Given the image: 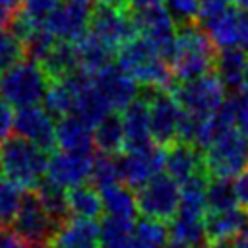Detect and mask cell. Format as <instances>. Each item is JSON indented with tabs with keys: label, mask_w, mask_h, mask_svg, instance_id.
<instances>
[{
	"label": "cell",
	"mask_w": 248,
	"mask_h": 248,
	"mask_svg": "<svg viewBox=\"0 0 248 248\" xmlns=\"http://www.w3.org/2000/svg\"><path fill=\"white\" fill-rule=\"evenodd\" d=\"M202 27L217 50L240 48L248 52V12L240 8H223L200 17Z\"/></svg>",
	"instance_id": "obj_8"
},
{
	"label": "cell",
	"mask_w": 248,
	"mask_h": 248,
	"mask_svg": "<svg viewBox=\"0 0 248 248\" xmlns=\"http://www.w3.org/2000/svg\"><path fill=\"white\" fill-rule=\"evenodd\" d=\"M14 110H12V105L4 99V97H0V143L6 140V138H10V134H12V130H14Z\"/></svg>",
	"instance_id": "obj_40"
},
{
	"label": "cell",
	"mask_w": 248,
	"mask_h": 248,
	"mask_svg": "<svg viewBox=\"0 0 248 248\" xmlns=\"http://www.w3.org/2000/svg\"><path fill=\"white\" fill-rule=\"evenodd\" d=\"M89 31L97 35L101 41H105L108 46L118 50L122 45H126L130 39L138 35L134 16L126 8L110 6V4H95L91 21H89Z\"/></svg>",
	"instance_id": "obj_12"
},
{
	"label": "cell",
	"mask_w": 248,
	"mask_h": 248,
	"mask_svg": "<svg viewBox=\"0 0 248 248\" xmlns=\"http://www.w3.org/2000/svg\"><path fill=\"white\" fill-rule=\"evenodd\" d=\"M138 211L155 221H170L180 203V184L169 174H155L136 192Z\"/></svg>",
	"instance_id": "obj_7"
},
{
	"label": "cell",
	"mask_w": 248,
	"mask_h": 248,
	"mask_svg": "<svg viewBox=\"0 0 248 248\" xmlns=\"http://www.w3.org/2000/svg\"><path fill=\"white\" fill-rule=\"evenodd\" d=\"M103 4H110V6H118V8H128V0H99Z\"/></svg>",
	"instance_id": "obj_48"
},
{
	"label": "cell",
	"mask_w": 248,
	"mask_h": 248,
	"mask_svg": "<svg viewBox=\"0 0 248 248\" xmlns=\"http://www.w3.org/2000/svg\"><path fill=\"white\" fill-rule=\"evenodd\" d=\"M159 4H165V0H128V6L132 10H141V8L159 6Z\"/></svg>",
	"instance_id": "obj_44"
},
{
	"label": "cell",
	"mask_w": 248,
	"mask_h": 248,
	"mask_svg": "<svg viewBox=\"0 0 248 248\" xmlns=\"http://www.w3.org/2000/svg\"><path fill=\"white\" fill-rule=\"evenodd\" d=\"M122 128H124V151H138L153 145L151 138V120H149V103L145 93H140L122 110Z\"/></svg>",
	"instance_id": "obj_18"
},
{
	"label": "cell",
	"mask_w": 248,
	"mask_h": 248,
	"mask_svg": "<svg viewBox=\"0 0 248 248\" xmlns=\"http://www.w3.org/2000/svg\"><path fill=\"white\" fill-rule=\"evenodd\" d=\"M110 110H112V108L108 107V103L105 101V97L101 95V91L95 87L93 76H91V78L81 85L72 114L79 116V118L85 120L89 126H95V124H97L99 120H103Z\"/></svg>",
	"instance_id": "obj_28"
},
{
	"label": "cell",
	"mask_w": 248,
	"mask_h": 248,
	"mask_svg": "<svg viewBox=\"0 0 248 248\" xmlns=\"http://www.w3.org/2000/svg\"><path fill=\"white\" fill-rule=\"evenodd\" d=\"M232 186H234V194H236V203H238V207H242V209L248 211V167L236 174Z\"/></svg>",
	"instance_id": "obj_42"
},
{
	"label": "cell",
	"mask_w": 248,
	"mask_h": 248,
	"mask_svg": "<svg viewBox=\"0 0 248 248\" xmlns=\"http://www.w3.org/2000/svg\"><path fill=\"white\" fill-rule=\"evenodd\" d=\"M205 205L207 211H223L236 207V194L234 186L229 178H219V176H209L207 186H205Z\"/></svg>",
	"instance_id": "obj_32"
},
{
	"label": "cell",
	"mask_w": 248,
	"mask_h": 248,
	"mask_svg": "<svg viewBox=\"0 0 248 248\" xmlns=\"http://www.w3.org/2000/svg\"><path fill=\"white\" fill-rule=\"evenodd\" d=\"M217 48L203 31V27L196 23L180 25L176 31L174 46L169 56V64L172 68L176 81H186L207 72H213L217 60Z\"/></svg>",
	"instance_id": "obj_1"
},
{
	"label": "cell",
	"mask_w": 248,
	"mask_h": 248,
	"mask_svg": "<svg viewBox=\"0 0 248 248\" xmlns=\"http://www.w3.org/2000/svg\"><path fill=\"white\" fill-rule=\"evenodd\" d=\"M48 248H50V246H48Z\"/></svg>",
	"instance_id": "obj_51"
},
{
	"label": "cell",
	"mask_w": 248,
	"mask_h": 248,
	"mask_svg": "<svg viewBox=\"0 0 248 248\" xmlns=\"http://www.w3.org/2000/svg\"><path fill=\"white\" fill-rule=\"evenodd\" d=\"M74 48H76L78 70H81L89 76H95L97 72H101L103 68L112 64V56L116 52L112 46H108L105 41H101L91 31H87L78 41H74Z\"/></svg>",
	"instance_id": "obj_23"
},
{
	"label": "cell",
	"mask_w": 248,
	"mask_h": 248,
	"mask_svg": "<svg viewBox=\"0 0 248 248\" xmlns=\"http://www.w3.org/2000/svg\"><path fill=\"white\" fill-rule=\"evenodd\" d=\"M134 219L110 217L101 221V248H130L134 238Z\"/></svg>",
	"instance_id": "obj_29"
},
{
	"label": "cell",
	"mask_w": 248,
	"mask_h": 248,
	"mask_svg": "<svg viewBox=\"0 0 248 248\" xmlns=\"http://www.w3.org/2000/svg\"><path fill=\"white\" fill-rule=\"evenodd\" d=\"M25 60V45L10 27H0V74Z\"/></svg>",
	"instance_id": "obj_35"
},
{
	"label": "cell",
	"mask_w": 248,
	"mask_h": 248,
	"mask_svg": "<svg viewBox=\"0 0 248 248\" xmlns=\"http://www.w3.org/2000/svg\"><path fill=\"white\" fill-rule=\"evenodd\" d=\"M229 105L232 110L234 126L248 138V91H236Z\"/></svg>",
	"instance_id": "obj_39"
},
{
	"label": "cell",
	"mask_w": 248,
	"mask_h": 248,
	"mask_svg": "<svg viewBox=\"0 0 248 248\" xmlns=\"http://www.w3.org/2000/svg\"><path fill=\"white\" fill-rule=\"evenodd\" d=\"M60 0H25L21 14L33 23V25H43L50 12L56 8Z\"/></svg>",
	"instance_id": "obj_38"
},
{
	"label": "cell",
	"mask_w": 248,
	"mask_h": 248,
	"mask_svg": "<svg viewBox=\"0 0 248 248\" xmlns=\"http://www.w3.org/2000/svg\"><path fill=\"white\" fill-rule=\"evenodd\" d=\"M145 97L149 103L153 143L167 147L178 140V122L182 108L170 89H147Z\"/></svg>",
	"instance_id": "obj_10"
},
{
	"label": "cell",
	"mask_w": 248,
	"mask_h": 248,
	"mask_svg": "<svg viewBox=\"0 0 248 248\" xmlns=\"http://www.w3.org/2000/svg\"><path fill=\"white\" fill-rule=\"evenodd\" d=\"M165 8L178 27L196 23L202 17V8L198 0H165Z\"/></svg>",
	"instance_id": "obj_37"
},
{
	"label": "cell",
	"mask_w": 248,
	"mask_h": 248,
	"mask_svg": "<svg viewBox=\"0 0 248 248\" xmlns=\"http://www.w3.org/2000/svg\"><path fill=\"white\" fill-rule=\"evenodd\" d=\"M200 8H202V16L211 14V12H219L223 8H229L234 0H198Z\"/></svg>",
	"instance_id": "obj_43"
},
{
	"label": "cell",
	"mask_w": 248,
	"mask_h": 248,
	"mask_svg": "<svg viewBox=\"0 0 248 248\" xmlns=\"http://www.w3.org/2000/svg\"><path fill=\"white\" fill-rule=\"evenodd\" d=\"M248 217L242 207H231L223 211H207L203 219V240L215 246L231 244L246 225Z\"/></svg>",
	"instance_id": "obj_20"
},
{
	"label": "cell",
	"mask_w": 248,
	"mask_h": 248,
	"mask_svg": "<svg viewBox=\"0 0 248 248\" xmlns=\"http://www.w3.org/2000/svg\"><path fill=\"white\" fill-rule=\"evenodd\" d=\"M169 238L180 240L190 246H198L203 240V219L174 215L169 221Z\"/></svg>",
	"instance_id": "obj_34"
},
{
	"label": "cell",
	"mask_w": 248,
	"mask_h": 248,
	"mask_svg": "<svg viewBox=\"0 0 248 248\" xmlns=\"http://www.w3.org/2000/svg\"><path fill=\"white\" fill-rule=\"evenodd\" d=\"M66 202L72 217L97 219L103 213L101 192L91 182H81L78 186L66 188Z\"/></svg>",
	"instance_id": "obj_25"
},
{
	"label": "cell",
	"mask_w": 248,
	"mask_h": 248,
	"mask_svg": "<svg viewBox=\"0 0 248 248\" xmlns=\"http://www.w3.org/2000/svg\"><path fill=\"white\" fill-rule=\"evenodd\" d=\"M37 198L41 200L43 207L46 209V213L50 215V219L56 225H62L66 219H70V209H68V202H66V190L48 182L46 178L35 188Z\"/></svg>",
	"instance_id": "obj_30"
},
{
	"label": "cell",
	"mask_w": 248,
	"mask_h": 248,
	"mask_svg": "<svg viewBox=\"0 0 248 248\" xmlns=\"http://www.w3.org/2000/svg\"><path fill=\"white\" fill-rule=\"evenodd\" d=\"M50 78L43 66L35 60H21L4 74H0V97H4L12 107L39 105L45 99Z\"/></svg>",
	"instance_id": "obj_5"
},
{
	"label": "cell",
	"mask_w": 248,
	"mask_h": 248,
	"mask_svg": "<svg viewBox=\"0 0 248 248\" xmlns=\"http://www.w3.org/2000/svg\"><path fill=\"white\" fill-rule=\"evenodd\" d=\"M165 248H194V246H190V244H184V242H180V240H174V238H169V242H167V246Z\"/></svg>",
	"instance_id": "obj_47"
},
{
	"label": "cell",
	"mask_w": 248,
	"mask_h": 248,
	"mask_svg": "<svg viewBox=\"0 0 248 248\" xmlns=\"http://www.w3.org/2000/svg\"><path fill=\"white\" fill-rule=\"evenodd\" d=\"M198 248H225V246H215V244H203V246H198Z\"/></svg>",
	"instance_id": "obj_50"
},
{
	"label": "cell",
	"mask_w": 248,
	"mask_h": 248,
	"mask_svg": "<svg viewBox=\"0 0 248 248\" xmlns=\"http://www.w3.org/2000/svg\"><path fill=\"white\" fill-rule=\"evenodd\" d=\"M50 248H101V223L95 219L70 217L58 225Z\"/></svg>",
	"instance_id": "obj_21"
},
{
	"label": "cell",
	"mask_w": 248,
	"mask_h": 248,
	"mask_svg": "<svg viewBox=\"0 0 248 248\" xmlns=\"http://www.w3.org/2000/svg\"><path fill=\"white\" fill-rule=\"evenodd\" d=\"M132 16H134V23H136L138 35L143 37L145 41H149L169 60L170 50L174 46L178 25L174 23V19L167 12V8L163 4L149 6V8L134 10Z\"/></svg>",
	"instance_id": "obj_13"
},
{
	"label": "cell",
	"mask_w": 248,
	"mask_h": 248,
	"mask_svg": "<svg viewBox=\"0 0 248 248\" xmlns=\"http://www.w3.org/2000/svg\"><path fill=\"white\" fill-rule=\"evenodd\" d=\"M14 132L48 153L56 149L54 116L41 105L19 107V110L14 116Z\"/></svg>",
	"instance_id": "obj_14"
},
{
	"label": "cell",
	"mask_w": 248,
	"mask_h": 248,
	"mask_svg": "<svg viewBox=\"0 0 248 248\" xmlns=\"http://www.w3.org/2000/svg\"><path fill=\"white\" fill-rule=\"evenodd\" d=\"M23 2H25V0H0V4L6 6V8H8L10 12H14V14H19V12H21Z\"/></svg>",
	"instance_id": "obj_45"
},
{
	"label": "cell",
	"mask_w": 248,
	"mask_h": 248,
	"mask_svg": "<svg viewBox=\"0 0 248 248\" xmlns=\"http://www.w3.org/2000/svg\"><path fill=\"white\" fill-rule=\"evenodd\" d=\"M101 200H103V211L110 217H122V219H136L138 203H136V194L132 192L130 186L122 182H114L110 186H105L99 190Z\"/></svg>",
	"instance_id": "obj_27"
},
{
	"label": "cell",
	"mask_w": 248,
	"mask_h": 248,
	"mask_svg": "<svg viewBox=\"0 0 248 248\" xmlns=\"http://www.w3.org/2000/svg\"><path fill=\"white\" fill-rule=\"evenodd\" d=\"M169 242V227L163 221L143 217L134 227V238L130 248H165Z\"/></svg>",
	"instance_id": "obj_31"
},
{
	"label": "cell",
	"mask_w": 248,
	"mask_h": 248,
	"mask_svg": "<svg viewBox=\"0 0 248 248\" xmlns=\"http://www.w3.org/2000/svg\"><path fill=\"white\" fill-rule=\"evenodd\" d=\"M93 143L99 153L118 155L124 151V128L122 116L116 112H108L103 120L93 126Z\"/></svg>",
	"instance_id": "obj_26"
},
{
	"label": "cell",
	"mask_w": 248,
	"mask_h": 248,
	"mask_svg": "<svg viewBox=\"0 0 248 248\" xmlns=\"http://www.w3.org/2000/svg\"><path fill=\"white\" fill-rule=\"evenodd\" d=\"M93 83L112 110H124L132 101L140 97L138 81L114 64H108L107 68L97 72L93 76Z\"/></svg>",
	"instance_id": "obj_17"
},
{
	"label": "cell",
	"mask_w": 248,
	"mask_h": 248,
	"mask_svg": "<svg viewBox=\"0 0 248 248\" xmlns=\"http://www.w3.org/2000/svg\"><path fill=\"white\" fill-rule=\"evenodd\" d=\"M91 165H93V155L89 153H72V151L54 149L48 155L45 178L66 190L89 180Z\"/></svg>",
	"instance_id": "obj_16"
},
{
	"label": "cell",
	"mask_w": 248,
	"mask_h": 248,
	"mask_svg": "<svg viewBox=\"0 0 248 248\" xmlns=\"http://www.w3.org/2000/svg\"><path fill=\"white\" fill-rule=\"evenodd\" d=\"M56 147L72 153H89L95 149L93 126L76 114L60 116L56 122Z\"/></svg>",
	"instance_id": "obj_22"
},
{
	"label": "cell",
	"mask_w": 248,
	"mask_h": 248,
	"mask_svg": "<svg viewBox=\"0 0 248 248\" xmlns=\"http://www.w3.org/2000/svg\"><path fill=\"white\" fill-rule=\"evenodd\" d=\"M14 231L19 232L33 248H48L58 225L50 219L35 190H25L21 207L14 219Z\"/></svg>",
	"instance_id": "obj_9"
},
{
	"label": "cell",
	"mask_w": 248,
	"mask_h": 248,
	"mask_svg": "<svg viewBox=\"0 0 248 248\" xmlns=\"http://www.w3.org/2000/svg\"><path fill=\"white\" fill-rule=\"evenodd\" d=\"M23 188L0 176V227H10L21 207Z\"/></svg>",
	"instance_id": "obj_33"
},
{
	"label": "cell",
	"mask_w": 248,
	"mask_h": 248,
	"mask_svg": "<svg viewBox=\"0 0 248 248\" xmlns=\"http://www.w3.org/2000/svg\"><path fill=\"white\" fill-rule=\"evenodd\" d=\"M202 153L209 176L231 178L248 167V138L236 126H225Z\"/></svg>",
	"instance_id": "obj_4"
},
{
	"label": "cell",
	"mask_w": 248,
	"mask_h": 248,
	"mask_svg": "<svg viewBox=\"0 0 248 248\" xmlns=\"http://www.w3.org/2000/svg\"><path fill=\"white\" fill-rule=\"evenodd\" d=\"M234 4H236V8H240V10H246V12H248V0H234Z\"/></svg>",
	"instance_id": "obj_49"
},
{
	"label": "cell",
	"mask_w": 248,
	"mask_h": 248,
	"mask_svg": "<svg viewBox=\"0 0 248 248\" xmlns=\"http://www.w3.org/2000/svg\"><path fill=\"white\" fill-rule=\"evenodd\" d=\"M215 74L223 81V85L231 91H240L244 83V76L248 70V52L240 48H225L217 52Z\"/></svg>",
	"instance_id": "obj_24"
},
{
	"label": "cell",
	"mask_w": 248,
	"mask_h": 248,
	"mask_svg": "<svg viewBox=\"0 0 248 248\" xmlns=\"http://www.w3.org/2000/svg\"><path fill=\"white\" fill-rule=\"evenodd\" d=\"M116 161L120 182L130 188H140L165 169V147L153 143L138 151H124Z\"/></svg>",
	"instance_id": "obj_15"
},
{
	"label": "cell",
	"mask_w": 248,
	"mask_h": 248,
	"mask_svg": "<svg viewBox=\"0 0 248 248\" xmlns=\"http://www.w3.org/2000/svg\"><path fill=\"white\" fill-rule=\"evenodd\" d=\"M89 182H91L95 188H99V190L105 188V186H110V184H114V182H120L118 161L114 159V155L97 153V155L93 157Z\"/></svg>",
	"instance_id": "obj_36"
},
{
	"label": "cell",
	"mask_w": 248,
	"mask_h": 248,
	"mask_svg": "<svg viewBox=\"0 0 248 248\" xmlns=\"http://www.w3.org/2000/svg\"><path fill=\"white\" fill-rule=\"evenodd\" d=\"M165 170L178 184L186 182L188 178H192L196 174H202V172L207 174L202 149L198 145H194L190 141H182V140H176L165 147Z\"/></svg>",
	"instance_id": "obj_19"
},
{
	"label": "cell",
	"mask_w": 248,
	"mask_h": 248,
	"mask_svg": "<svg viewBox=\"0 0 248 248\" xmlns=\"http://www.w3.org/2000/svg\"><path fill=\"white\" fill-rule=\"evenodd\" d=\"M95 0H60L43 23L60 41H78L89 31Z\"/></svg>",
	"instance_id": "obj_11"
},
{
	"label": "cell",
	"mask_w": 248,
	"mask_h": 248,
	"mask_svg": "<svg viewBox=\"0 0 248 248\" xmlns=\"http://www.w3.org/2000/svg\"><path fill=\"white\" fill-rule=\"evenodd\" d=\"M118 66L145 89H170L174 74L169 60L143 37L136 35L118 50Z\"/></svg>",
	"instance_id": "obj_2"
},
{
	"label": "cell",
	"mask_w": 248,
	"mask_h": 248,
	"mask_svg": "<svg viewBox=\"0 0 248 248\" xmlns=\"http://www.w3.org/2000/svg\"><path fill=\"white\" fill-rule=\"evenodd\" d=\"M48 151L21 136H10L0 143V176L23 190H35L46 174Z\"/></svg>",
	"instance_id": "obj_3"
},
{
	"label": "cell",
	"mask_w": 248,
	"mask_h": 248,
	"mask_svg": "<svg viewBox=\"0 0 248 248\" xmlns=\"http://www.w3.org/2000/svg\"><path fill=\"white\" fill-rule=\"evenodd\" d=\"M0 248H33V246L14 229L0 227Z\"/></svg>",
	"instance_id": "obj_41"
},
{
	"label": "cell",
	"mask_w": 248,
	"mask_h": 248,
	"mask_svg": "<svg viewBox=\"0 0 248 248\" xmlns=\"http://www.w3.org/2000/svg\"><path fill=\"white\" fill-rule=\"evenodd\" d=\"M229 248H248V231H242L232 242Z\"/></svg>",
	"instance_id": "obj_46"
},
{
	"label": "cell",
	"mask_w": 248,
	"mask_h": 248,
	"mask_svg": "<svg viewBox=\"0 0 248 248\" xmlns=\"http://www.w3.org/2000/svg\"><path fill=\"white\" fill-rule=\"evenodd\" d=\"M227 87L219 79L215 72H207L203 76L178 81L174 89V97L180 108L198 118L213 116L225 103Z\"/></svg>",
	"instance_id": "obj_6"
}]
</instances>
